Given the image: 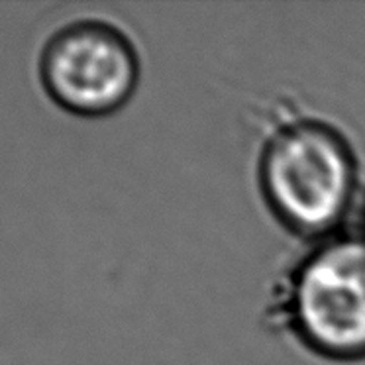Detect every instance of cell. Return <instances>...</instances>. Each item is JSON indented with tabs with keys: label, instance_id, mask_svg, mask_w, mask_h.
<instances>
[{
	"label": "cell",
	"instance_id": "6da1fadb",
	"mask_svg": "<svg viewBox=\"0 0 365 365\" xmlns=\"http://www.w3.org/2000/svg\"><path fill=\"white\" fill-rule=\"evenodd\" d=\"M255 182L273 220L309 244L346 230L361 202V165L351 140L291 101L275 103L262 120Z\"/></svg>",
	"mask_w": 365,
	"mask_h": 365
},
{
	"label": "cell",
	"instance_id": "7a4b0ae2",
	"mask_svg": "<svg viewBox=\"0 0 365 365\" xmlns=\"http://www.w3.org/2000/svg\"><path fill=\"white\" fill-rule=\"evenodd\" d=\"M265 318L309 354L365 359V234L336 232L309 244L273 287Z\"/></svg>",
	"mask_w": 365,
	"mask_h": 365
},
{
	"label": "cell",
	"instance_id": "3957f363",
	"mask_svg": "<svg viewBox=\"0 0 365 365\" xmlns=\"http://www.w3.org/2000/svg\"><path fill=\"white\" fill-rule=\"evenodd\" d=\"M38 77L61 110L106 118L134 98L142 81V56L126 28L108 18H77L46 40Z\"/></svg>",
	"mask_w": 365,
	"mask_h": 365
},
{
	"label": "cell",
	"instance_id": "277c9868",
	"mask_svg": "<svg viewBox=\"0 0 365 365\" xmlns=\"http://www.w3.org/2000/svg\"><path fill=\"white\" fill-rule=\"evenodd\" d=\"M359 216H361V222H359V228H357V230H361L365 234V197L361 199V202H359Z\"/></svg>",
	"mask_w": 365,
	"mask_h": 365
}]
</instances>
